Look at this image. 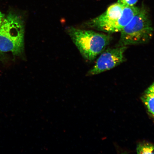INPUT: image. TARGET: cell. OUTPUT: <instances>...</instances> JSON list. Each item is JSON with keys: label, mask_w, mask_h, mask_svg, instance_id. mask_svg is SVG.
Segmentation results:
<instances>
[{"label": "cell", "mask_w": 154, "mask_h": 154, "mask_svg": "<svg viewBox=\"0 0 154 154\" xmlns=\"http://www.w3.org/2000/svg\"><path fill=\"white\" fill-rule=\"evenodd\" d=\"M123 8V6L118 3L114 4L103 14L84 23L82 26L111 33L113 27L121 16Z\"/></svg>", "instance_id": "cell-5"}, {"label": "cell", "mask_w": 154, "mask_h": 154, "mask_svg": "<svg viewBox=\"0 0 154 154\" xmlns=\"http://www.w3.org/2000/svg\"><path fill=\"white\" fill-rule=\"evenodd\" d=\"M24 32L20 17L10 13L4 17L0 26V53L21 54L24 50Z\"/></svg>", "instance_id": "cell-2"}, {"label": "cell", "mask_w": 154, "mask_h": 154, "mask_svg": "<svg viewBox=\"0 0 154 154\" xmlns=\"http://www.w3.org/2000/svg\"><path fill=\"white\" fill-rule=\"evenodd\" d=\"M126 46L106 50L98 58L95 64L88 72L86 76H91L100 74L114 68L124 62V53Z\"/></svg>", "instance_id": "cell-4"}, {"label": "cell", "mask_w": 154, "mask_h": 154, "mask_svg": "<svg viewBox=\"0 0 154 154\" xmlns=\"http://www.w3.org/2000/svg\"><path fill=\"white\" fill-rule=\"evenodd\" d=\"M4 15L2 13L1 11H0V26H1L2 21L3 19L4 18Z\"/></svg>", "instance_id": "cell-9"}, {"label": "cell", "mask_w": 154, "mask_h": 154, "mask_svg": "<svg viewBox=\"0 0 154 154\" xmlns=\"http://www.w3.org/2000/svg\"><path fill=\"white\" fill-rule=\"evenodd\" d=\"M138 154H154V144L143 142L138 144L136 149Z\"/></svg>", "instance_id": "cell-7"}, {"label": "cell", "mask_w": 154, "mask_h": 154, "mask_svg": "<svg viewBox=\"0 0 154 154\" xmlns=\"http://www.w3.org/2000/svg\"><path fill=\"white\" fill-rule=\"evenodd\" d=\"M139 9L134 6H123L122 13L113 27L111 33L120 32L131 20Z\"/></svg>", "instance_id": "cell-6"}, {"label": "cell", "mask_w": 154, "mask_h": 154, "mask_svg": "<svg viewBox=\"0 0 154 154\" xmlns=\"http://www.w3.org/2000/svg\"><path fill=\"white\" fill-rule=\"evenodd\" d=\"M67 34L86 60L92 61L110 43V35L72 26L65 28Z\"/></svg>", "instance_id": "cell-1"}, {"label": "cell", "mask_w": 154, "mask_h": 154, "mask_svg": "<svg viewBox=\"0 0 154 154\" xmlns=\"http://www.w3.org/2000/svg\"><path fill=\"white\" fill-rule=\"evenodd\" d=\"M151 87H152V88H154V83L152 85V86H151Z\"/></svg>", "instance_id": "cell-10"}, {"label": "cell", "mask_w": 154, "mask_h": 154, "mask_svg": "<svg viewBox=\"0 0 154 154\" xmlns=\"http://www.w3.org/2000/svg\"><path fill=\"white\" fill-rule=\"evenodd\" d=\"M120 46L147 43L153 35V28L145 8H140L129 23L120 32Z\"/></svg>", "instance_id": "cell-3"}, {"label": "cell", "mask_w": 154, "mask_h": 154, "mask_svg": "<svg viewBox=\"0 0 154 154\" xmlns=\"http://www.w3.org/2000/svg\"><path fill=\"white\" fill-rule=\"evenodd\" d=\"M138 0H118L117 3L123 6H134Z\"/></svg>", "instance_id": "cell-8"}]
</instances>
